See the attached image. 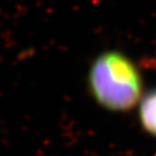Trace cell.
I'll return each instance as SVG.
<instances>
[{
	"label": "cell",
	"instance_id": "cell-1",
	"mask_svg": "<svg viewBox=\"0 0 156 156\" xmlns=\"http://www.w3.org/2000/svg\"><path fill=\"white\" fill-rule=\"evenodd\" d=\"M91 94L99 104L116 112L128 111L141 100L143 80L138 66L125 53L105 51L88 74Z\"/></svg>",
	"mask_w": 156,
	"mask_h": 156
},
{
	"label": "cell",
	"instance_id": "cell-2",
	"mask_svg": "<svg viewBox=\"0 0 156 156\" xmlns=\"http://www.w3.org/2000/svg\"><path fill=\"white\" fill-rule=\"evenodd\" d=\"M139 115L144 129L156 136V88L141 99Z\"/></svg>",
	"mask_w": 156,
	"mask_h": 156
}]
</instances>
